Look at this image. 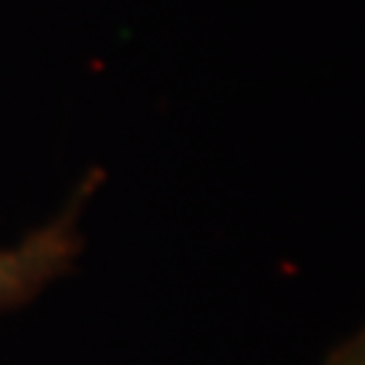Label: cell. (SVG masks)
<instances>
[{"label": "cell", "instance_id": "6da1fadb", "mask_svg": "<svg viewBox=\"0 0 365 365\" xmlns=\"http://www.w3.org/2000/svg\"><path fill=\"white\" fill-rule=\"evenodd\" d=\"M78 206L81 197L46 227L27 235L19 247L0 249V312L36 298L49 282L71 268L81 249L76 230Z\"/></svg>", "mask_w": 365, "mask_h": 365}, {"label": "cell", "instance_id": "7a4b0ae2", "mask_svg": "<svg viewBox=\"0 0 365 365\" xmlns=\"http://www.w3.org/2000/svg\"><path fill=\"white\" fill-rule=\"evenodd\" d=\"M327 365H365V330H360L341 349H336Z\"/></svg>", "mask_w": 365, "mask_h": 365}]
</instances>
